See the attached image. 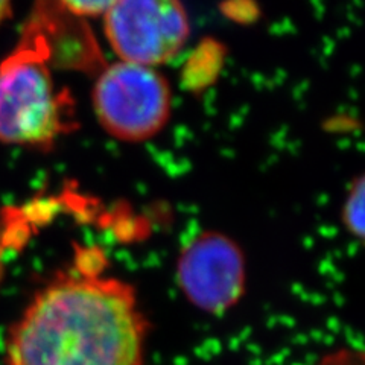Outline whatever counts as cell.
Returning a JSON list of instances; mask_svg holds the SVG:
<instances>
[{"label": "cell", "mask_w": 365, "mask_h": 365, "mask_svg": "<svg viewBox=\"0 0 365 365\" xmlns=\"http://www.w3.org/2000/svg\"><path fill=\"white\" fill-rule=\"evenodd\" d=\"M146 334L130 283L61 274L9 330L6 358L8 365H143Z\"/></svg>", "instance_id": "obj_1"}, {"label": "cell", "mask_w": 365, "mask_h": 365, "mask_svg": "<svg viewBox=\"0 0 365 365\" xmlns=\"http://www.w3.org/2000/svg\"><path fill=\"white\" fill-rule=\"evenodd\" d=\"M51 55L36 23L0 64V142L49 148L75 128L73 101L56 88Z\"/></svg>", "instance_id": "obj_2"}, {"label": "cell", "mask_w": 365, "mask_h": 365, "mask_svg": "<svg viewBox=\"0 0 365 365\" xmlns=\"http://www.w3.org/2000/svg\"><path fill=\"white\" fill-rule=\"evenodd\" d=\"M91 106L108 135L139 143L165 130L173 113V90L158 68L116 61L98 72Z\"/></svg>", "instance_id": "obj_3"}, {"label": "cell", "mask_w": 365, "mask_h": 365, "mask_svg": "<svg viewBox=\"0 0 365 365\" xmlns=\"http://www.w3.org/2000/svg\"><path fill=\"white\" fill-rule=\"evenodd\" d=\"M101 19L119 61L154 68L174 60L190 34L186 9L175 0H111Z\"/></svg>", "instance_id": "obj_4"}, {"label": "cell", "mask_w": 365, "mask_h": 365, "mask_svg": "<svg viewBox=\"0 0 365 365\" xmlns=\"http://www.w3.org/2000/svg\"><path fill=\"white\" fill-rule=\"evenodd\" d=\"M177 282L181 292L198 309L224 314L245 294L244 251L230 236L204 232L181 250Z\"/></svg>", "instance_id": "obj_5"}, {"label": "cell", "mask_w": 365, "mask_h": 365, "mask_svg": "<svg viewBox=\"0 0 365 365\" xmlns=\"http://www.w3.org/2000/svg\"><path fill=\"white\" fill-rule=\"evenodd\" d=\"M364 177L359 175L355 181L351 182V186L347 192V197L342 202V212L341 220L344 224L346 230L358 237L359 241L364 239Z\"/></svg>", "instance_id": "obj_6"}, {"label": "cell", "mask_w": 365, "mask_h": 365, "mask_svg": "<svg viewBox=\"0 0 365 365\" xmlns=\"http://www.w3.org/2000/svg\"><path fill=\"white\" fill-rule=\"evenodd\" d=\"M60 5L67 13L86 20L90 17L104 16V13L111 5V0L110 2H91V0H87V2H60Z\"/></svg>", "instance_id": "obj_7"}, {"label": "cell", "mask_w": 365, "mask_h": 365, "mask_svg": "<svg viewBox=\"0 0 365 365\" xmlns=\"http://www.w3.org/2000/svg\"><path fill=\"white\" fill-rule=\"evenodd\" d=\"M11 4L5 2V0H0V23L5 21L11 16Z\"/></svg>", "instance_id": "obj_8"}, {"label": "cell", "mask_w": 365, "mask_h": 365, "mask_svg": "<svg viewBox=\"0 0 365 365\" xmlns=\"http://www.w3.org/2000/svg\"><path fill=\"white\" fill-rule=\"evenodd\" d=\"M0 272H2V247H0Z\"/></svg>", "instance_id": "obj_9"}]
</instances>
